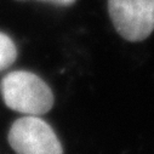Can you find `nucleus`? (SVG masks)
I'll list each match as a JSON object with an SVG mask.
<instances>
[{
    "mask_svg": "<svg viewBox=\"0 0 154 154\" xmlns=\"http://www.w3.org/2000/svg\"><path fill=\"white\" fill-rule=\"evenodd\" d=\"M48 2H52V3L58 4V5H70L75 2V0H48Z\"/></svg>",
    "mask_w": 154,
    "mask_h": 154,
    "instance_id": "nucleus-5",
    "label": "nucleus"
},
{
    "mask_svg": "<svg viewBox=\"0 0 154 154\" xmlns=\"http://www.w3.org/2000/svg\"><path fill=\"white\" fill-rule=\"evenodd\" d=\"M5 104L24 115H40L54 106V95L48 84L34 73L15 70L6 74L0 84Z\"/></svg>",
    "mask_w": 154,
    "mask_h": 154,
    "instance_id": "nucleus-1",
    "label": "nucleus"
},
{
    "mask_svg": "<svg viewBox=\"0 0 154 154\" xmlns=\"http://www.w3.org/2000/svg\"><path fill=\"white\" fill-rule=\"evenodd\" d=\"M117 32L129 42H141L154 30V0H108Z\"/></svg>",
    "mask_w": 154,
    "mask_h": 154,
    "instance_id": "nucleus-3",
    "label": "nucleus"
},
{
    "mask_svg": "<svg viewBox=\"0 0 154 154\" xmlns=\"http://www.w3.org/2000/svg\"><path fill=\"white\" fill-rule=\"evenodd\" d=\"M17 49L10 36L0 33V72L8 69L16 61Z\"/></svg>",
    "mask_w": 154,
    "mask_h": 154,
    "instance_id": "nucleus-4",
    "label": "nucleus"
},
{
    "mask_svg": "<svg viewBox=\"0 0 154 154\" xmlns=\"http://www.w3.org/2000/svg\"><path fill=\"white\" fill-rule=\"evenodd\" d=\"M9 143L16 154H63L52 128L35 115H24L12 124Z\"/></svg>",
    "mask_w": 154,
    "mask_h": 154,
    "instance_id": "nucleus-2",
    "label": "nucleus"
}]
</instances>
